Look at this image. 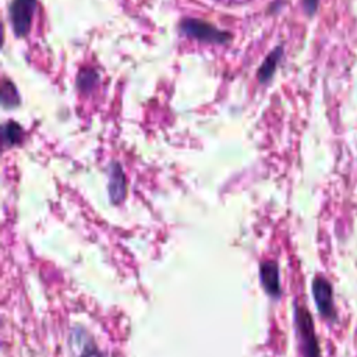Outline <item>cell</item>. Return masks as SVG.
<instances>
[{
    "label": "cell",
    "mask_w": 357,
    "mask_h": 357,
    "mask_svg": "<svg viewBox=\"0 0 357 357\" xmlns=\"http://www.w3.org/2000/svg\"><path fill=\"white\" fill-rule=\"evenodd\" d=\"M294 322L300 346L304 357H321L318 337L314 329V321L310 311L304 305L294 304Z\"/></svg>",
    "instance_id": "6da1fadb"
},
{
    "label": "cell",
    "mask_w": 357,
    "mask_h": 357,
    "mask_svg": "<svg viewBox=\"0 0 357 357\" xmlns=\"http://www.w3.org/2000/svg\"><path fill=\"white\" fill-rule=\"evenodd\" d=\"M311 290L319 315L329 322H335L337 319V314L335 308L333 287L331 282L324 276H315Z\"/></svg>",
    "instance_id": "7a4b0ae2"
},
{
    "label": "cell",
    "mask_w": 357,
    "mask_h": 357,
    "mask_svg": "<svg viewBox=\"0 0 357 357\" xmlns=\"http://www.w3.org/2000/svg\"><path fill=\"white\" fill-rule=\"evenodd\" d=\"M35 8L36 0H13L10 6V20L17 36H25L29 32Z\"/></svg>",
    "instance_id": "3957f363"
},
{
    "label": "cell",
    "mask_w": 357,
    "mask_h": 357,
    "mask_svg": "<svg viewBox=\"0 0 357 357\" xmlns=\"http://www.w3.org/2000/svg\"><path fill=\"white\" fill-rule=\"evenodd\" d=\"M181 29L188 36H192L202 42H211V43H225L229 40V35L226 32H222L216 29L213 25H209L199 20H185L181 24Z\"/></svg>",
    "instance_id": "277c9868"
},
{
    "label": "cell",
    "mask_w": 357,
    "mask_h": 357,
    "mask_svg": "<svg viewBox=\"0 0 357 357\" xmlns=\"http://www.w3.org/2000/svg\"><path fill=\"white\" fill-rule=\"evenodd\" d=\"M68 349L71 357H102L95 340L82 328H74L68 336Z\"/></svg>",
    "instance_id": "5b68a950"
},
{
    "label": "cell",
    "mask_w": 357,
    "mask_h": 357,
    "mask_svg": "<svg viewBox=\"0 0 357 357\" xmlns=\"http://www.w3.org/2000/svg\"><path fill=\"white\" fill-rule=\"evenodd\" d=\"M259 278H261V282H262V286H264L265 291L271 297L278 298L282 293L278 264L275 261L262 262L261 268H259Z\"/></svg>",
    "instance_id": "8992f818"
},
{
    "label": "cell",
    "mask_w": 357,
    "mask_h": 357,
    "mask_svg": "<svg viewBox=\"0 0 357 357\" xmlns=\"http://www.w3.org/2000/svg\"><path fill=\"white\" fill-rule=\"evenodd\" d=\"M109 195L113 204H120L126 195V178L117 163L109 169Z\"/></svg>",
    "instance_id": "52a82bcc"
},
{
    "label": "cell",
    "mask_w": 357,
    "mask_h": 357,
    "mask_svg": "<svg viewBox=\"0 0 357 357\" xmlns=\"http://www.w3.org/2000/svg\"><path fill=\"white\" fill-rule=\"evenodd\" d=\"M280 57H282V47H276L266 57V60L262 63V66H261V68L258 71V78H259L261 82H265L266 79H269L272 77V74H273V71H275Z\"/></svg>",
    "instance_id": "ba28073f"
},
{
    "label": "cell",
    "mask_w": 357,
    "mask_h": 357,
    "mask_svg": "<svg viewBox=\"0 0 357 357\" xmlns=\"http://www.w3.org/2000/svg\"><path fill=\"white\" fill-rule=\"evenodd\" d=\"M21 135H22L21 127L18 124H15L14 121H8L3 128V138L7 145H14V144L20 142Z\"/></svg>",
    "instance_id": "9c48e42d"
},
{
    "label": "cell",
    "mask_w": 357,
    "mask_h": 357,
    "mask_svg": "<svg viewBox=\"0 0 357 357\" xmlns=\"http://www.w3.org/2000/svg\"><path fill=\"white\" fill-rule=\"evenodd\" d=\"M1 100L4 106H15L18 103V93L15 91V86L6 81L3 82V91H1Z\"/></svg>",
    "instance_id": "30bf717a"
},
{
    "label": "cell",
    "mask_w": 357,
    "mask_h": 357,
    "mask_svg": "<svg viewBox=\"0 0 357 357\" xmlns=\"http://www.w3.org/2000/svg\"><path fill=\"white\" fill-rule=\"evenodd\" d=\"M95 81H96V74L92 70H85L79 74L78 85L81 89H89Z\"/></svg>",
    "instance_id": "8fae6325"
},
{
    "label": "cell",
    "mask_w": 357,
    "mask_h": 357,
    "mask_svg": "<svg viewBox=\"0 0 357 357\" xmlns=\"http://www.w3.org/2000/svg\"><path fill=\"white\" fill-rule=\"evenodd\" d=\"M303 3H304L305 13H307L308 15H312V14L317 11V7H318L319 0H303Z\"/></svg>",
    "instance_id": "7c38bea8"
}]
</instances>
